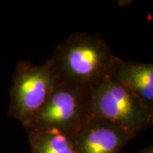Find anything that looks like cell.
Wrapping results in <instances>:
<instances>
[{"mask_svg":"<svg viewBox=\"0 0 153 153\" xmlns=\"http://www.w3.org/2000/svg\"><path fill=\"white\" fill-rule=\"evenodd\" d=\"M118 58L101 36L79 32L60 43L49 60L60 82L89 91L109 76Z\"/></svg>","mask_w":153,"mask_h":153,"instance_id":"obj_1","label":"cell"},{"mask_svg":"<svg viewBox=\"0 0 153 153\" xmlns=\"http://www.w3.org/2000/svg\"><path fill=\"white\" fill-rule=\"evenodd\" d=\"M91 116L121 126L134 136L153 125V116L125 86L106 76L89 90Z\"/></svg>","mask_w":153,"mask_h":153,"instance_id":"obj_2","label":"cell"},{"mask_svg":"<svg viewBox=\"0 0 153 153\" xmlns=\"http://www.w3.org/2000/svg\"><path fill=\"white\" fill-rule=\"evenodd\" d=\"M8 113L25 128L60 83L51 60L35 65L19 62L13 75Z\"/></svg>","mask_w":153,"mask_h":153,"instance_id":"obj_3","label":"cell"},{"mask_svg":"<svg viewBox=\"0 0 153 153\" xmlns=\"http://www.w3.org/2000/svg\"><path fill=\"white\" fill-rule=\"evenodd\" d=\"M90 117L89 91L60 82L26 128L55 130L71 138Z\"/></svg>","mask_w":153,"mask_h":153,"instance_id":"obj_4","label":"cell"},{"mask_svg":"<svg viewBox=\"0 0 153 153\" xmlns=\"http://www.w3.org/2000/svg\"><path fill=\"white\" fill-rule=\"evenodd\" d=\"M134 137L117 124L91 116L71 140L76 153H120Z\"/></svg>","mask_w":153,"mask_h":153,"instance_id":"obj_5","label":"cell"},{"mask_svg":"<svg viewBox=\"0 0 153 153\" xmlns=\"http://www.w3.org/2000/svg\"><path fill=\"white\" fill-rule=\"evenodd\" d=\"M109 76L128 88L153 116V62L140 63L118 58Z\"/></svg>","mask_w":153,"mask_h":153,"instance_id":"obj_6","label":"cell"},{"mask_svg":"<svg viewBox=\"0 0 153 153\" xmlns=\"http://www.w3.org/2000/svg\"><path fill=\"white\" fill-rule=\"evenodd\" d=\"M32 153H76L72 140L55 130L30 131Z\"/></svg>","mask_w":153,"mask_h":153,"instance_id":"obj_7","label":"cell"},{"mask_svg":"<svg viewBox=\"0 0 153 153\" xmlns=\"http://www.w3.org/2000/svg\"><path fill=\"white\" fill-rule=\"evenodd\" d=\"M139 153H153V145L151 147H149L148 148H145V150H142Z\"/></svg>","mask_w":153,"mask_h":153,"instance_id":"obj_8","label":"cell"}]
</instances>
